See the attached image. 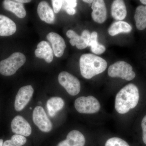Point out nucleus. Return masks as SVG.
<instances>
[{
	"instance_id": "obj_1",
	"label": "nucleus",
	"mask_w": 146,
	"mask_h": 146,
	"mask_svg": "<svg viewBox=\"0 0 146 146\" xmlns=\"http://www.w3.org/2000/svg\"><path fill=\"white\" fill-rule=\"evenodd\" d=\"M140 95L137 86L129 84L122 88L116 95L115 107L117 112L121 115L125 114L137 106Z\"/></svg>"
},
{
	"instance_id": "obj_2",
	"label": "nucleus",
	"mask_w": 146,
	"mask_h": 146,
	"mask_svg": "<svg viewBox=\"0 0 146 146\" xmlns=\"http://www.w3.org/2000/svg\"><path fill=\"white\" fill-rule=\"evenodd\" d=\"M106 60L92 54H85L80 59V68L82 76L90 79L104 72L107 67Z\"/></svg>"
},
{
	"instance_id": "obj_3",
	"label": "nucleus",
	"mask_w": 146,
	"mask_h": 146,
	"mask_svg": "<svg viewBox=\"0 0 146 146\" xmlns=\"http://www.w3.org/2000/svg\"><path fill=\"white\" fill-rule=\"evenodd\" d=\"M26 61V58L23 54L13 53L8 58L0 62V73L5 76L13 75Z\"/></svg>"
},
{
	"instance_id": "obj_4",
	"label": "nucleus",
	"mask_w": 146,
	"mask_h": 146,
	"mask_svg": "<svg viewBox=\"0 0 146 146\" xmlns=\"http://www.w3.org/2000/svg\"><path fill=\"white\" fill-rule=\"evenodd\" d=\"M108 73L110 77L119 78L127 81H131L136 77L132 66L124 61H117L110 65Z\"/></svg>"
},
{
	"instance_id": "obj_5",
	"label": "nucleus",
	"mask_w": 146,
	"mask_h": 146,
	"mask_svg": "<svg viewBox=\"0 0 146 146\" xmlns=\"http://www.w3.org/2000/svg\"><path fill=\"white\" fill-rule=\"evenodd\" d=\"M76 110L81 114H94L100 111L101 105L98 100L93 96L79 97L75 101Z\"/></svg>"
},
{
	"instance_id": "obj_6",
	"label": "nucleus",
	"mask_w": 146,
	"mask_h": 146,
	"mask_svg": "<svg viewBox=\"0 0 146 146\" xmlns=\"http://www.w3.org/2000/svg\"><path fill=\"white\" fill-rule=\"evenodd\" d=\"M58 80L68 94L72 96H76L80 93L81 89L80 82L76 77L66 72L59 74Z\"/></svg>"
},
{
	"instance_id": "obj_7",
	"label": "nucleus",
	"mask_w": 146,
	"mask_h": 146,
	"mask_svg": "<svg viewBox=\"0 0 146 146\" xmlns=\"http://www.w3.org/2000/svg\"><path fill=\"white\" fill-rule=\"evenodd\" d=\"M33 119L35 125L41 131L49 132L52 128V124L45 112L43 108L37 106L33 113Z\"/></svg>"
},
{
	"instance_id": "obj_8",
	"label": "nucleus",
	"mask_w": 146,
	"mask_h": 146,
	"mask_svg": "<svg viewBox=\"0 0 146 146\" xmlns=\"http://www.w3.org/2000/svg\"><path fill=\"white\" fill-rule=\"evenodd\" d=\"M33 93L34 89L31 85H27L20 88L15 99V110L19 112L23 110L31 100Z\"/></svg>"
},
{
	"instance_id": "obj_9",
	"label": "nucleus",
	"mask_w": 146,
	"mask_h": 146,
	"mask_svg": "<svg viewBox=\"0 0 146 146\" xmlns=\"http://www.w3.org/2000/svg\"><path fill=\"white\" fill-rule=\"evenodd\" d=\"M66 35L70 39V42L72 46H74L79 50L84 49L88 46L90 41L91 33L87 30L82 31L81 36L72 30L67 31Z\"/></svg>"
},
{
	"instance_id": "obj_10",
	"label": "nucleus",
	"mask_w": 146,
	"mask_h": 146,
	"mask_svg": "<svg viewBox=\"0 0 146 146\" xmlns=\"http://www.w3.org/2000/svg\"><path fill=\"white\" fill-rule=\"evenodd\" d=\"M12 132L15 134L28 137L32 133V129L30 125L25 118L18 115L13 118L11 123Z\"/></svg>"
},
{
	"instance_id": "obj_11",
	"label": "nucleus",
	"mask_w": 146,
	"mask_h": 146,
	"mask_svg": "<svg viewBox=\"0 0 146 146\" xmlns=\"http://www.w3.org/2000/svg\"><path fill=\"white\" fill-rule=\"evenodd\" d=\"M86 139L79 131H71L67 135L66 139L59 142L56 146H84Z\"/></svg>"
},
{
	"instance_id": "obj_12",
	"label": "nucleus",
	"mask_w": 146,
	"mask_h": 146,
	"mask_svg": "<svg viewBox=\"0 0 146 146\" xmlns=\"http://www.w3.org/2000/svg\"><path fill=\"white\" fill-rule=\"evenodd\" d=\"M93 11L91 17L94 22L99 24L103 23L107 18V10L104 1H94L91 5Z\"/></svg>"
},
{
	"instance_id": "obj_13",
	"label": "nucleus",
	"mask_w": 146,
	"mask_h": 146,
	"mask_svg": "<svg viewBox=\"0 0 146 146\" xmlns=\"http://www.w3.org/2000/svg\"><path fill=\"white\" fill-rule=\"evenodd\" d=\"M46 38L51 44L54 55L57 57H61L66 47L65 40L63 37L57 33L51 32L47 35Z\"/></svg>"
},
{
	"instance_id": "obj_14",
	"label": "nucleus",
	"mask_w": 146,
	"mask_h": 146,
	"mask_svg": "<svg viewBox=\"0 0 146 146\" xmlns=\"http://www.w3.org/2000/svg\"><path fill=\"white\" fill-rule=\"evenodd\" d=\"M35 53L36 57L44 59L47 63H51L53 59L54 54L52 48L46 41H43L39 43Z\"/></svg>"
},
{
	"instance_id": "obj_15",
	"label": "nucleus",
	"mask_w": 146,
	"mask_h": 146,
	"mask_svg": "<svg viewBox=\"0 0 146 146\" xmlns=\"http://www.w3.org/2000/svg\"><path fill=\"white\" fill-rule=\"evenodd\" d=\"M37 13L41 20L48 24L54 23L55 17L54 12L47 2H41L37 7Z\"/></svg>"
},
{
	"instance_id": "obj_16",
	"label": "nucleus",
	"mask_w": 146,
	"mask_h": 146,
	"mask_svg": "<svg viewBox=\"0 0 146 146\" xmlns=\"http://www.w3.org/2000/svg\"><path fill=\"white\" fill-rule=\"evenodd\" d=\"M3 6L5 10L12 12L18 18H24L26 15L23 4L17 0H5L3 1Z\"/></svg>"
},
{
	"instance_id": "obj_17",
	"label": "nucleus",
	"mask_w": 146,
	"mask_h": 146,
	"mask_svg": "<svg viewBox=\"0 0 146 146\" xmlns=\"http://www.w3.org/2000/svg\"><path fill=\"white\" fill-rule=\"evenodd\" d=\"M16 24L8 17L0 15V36H9L16 31Z\"/></svg>"
},
{
	"instance_id": "obj_18",
	"label": "nucleus",
	"mask_w": 146,
	"mask_h": 146,
	"mask_svg": "<svg viewBox=\"0 0 146 146\" xmlns=\"http://www.w3.org/2000/svg\"><path fill=\"white\" fill-rule=\"evenodd\" d=\"M126 7L124 1L122 0H115L111 5V15L117 21H122L126 17Z\"/></svg>"
},
{
	"instance_id": "obj_19",
	"label": "nucleus",
	"mask_w": 146,
	"mask_h": 146,
	"mask_svg": "<svg viewBox=\"0 0 146 146\" xmlns=\"http://www.w3.org/2000/svg\"><path fill=\"white\" fill-rule=\"evenodd\" d=\"M65 105V102L60 97H54L47 102V110L50 117H54Z\"/></svg>"
},
{
	"instance_id": "obj_20",
	"label": "nucleus",
	"mask_w": 146,
	"mask_h": 146,
	"mask_svg": "<svg viewBox=\"0 0 146 146\" xmlns=\"http://www.w3.org/2000/svg\"><path fill=\"white\" fill-rule=\"evenodd\" d=\"M132 30V27L129 24L124 21L115 22L110 26L108 32L110 35L115 36L120 33H129Z\"/></svg>"
},
{
	"instance_id": "obj_21",
	"label": "nucleus",
	"mask_w": 146,
	"mask_h": 146,
	"mask_svg": "<svg viewBox=\"0 0 146 146\" xmlns=\"http://www.w3.org/2000/svg\"><path fill=\"white\" fill-rule=\"evenodd\" d=\"M136 28L143 30L146 28V5H140L136 9L134 15Z\"/></svg>"
},
{
	"instance_id": "obj_22",
	"label": "nucleus",
	"mask_w": 146,
	"mask_h": 146,
	"mask_svg": "<svg viewBox=\"0 0 146 146\" xmlns=\"http://www.w3.org/2000/svg\"><path fill=\"white\" fill-rule=\"evenodd\" d=\"M98 34L94 31L91 34L90 41L88 46L91 47V52L96 54H101L105 52L106 48L104 45L100 44L98 42Z\"/></svg>"
},
{
	"instance_id": "obj_23",
	"label": "nucleus",
	"mask_w": 146,
	"mask_h": 146,
	"mask_svg": "<svg viewBox=\"0 0 146 146\" xmlns=\"http://www.w3.org/2000/svg\"><path fill=\"white\" fill-rule=\"evenodd\" d=\"M27 143V139L25 136L15 134L12 136L10 140L5 141L3 146H24Z\"/></svg>"
},
{
	"instance_id": "obj_24",
	"label": "nucleus",
	"mask_w": 146,
	"mask_h": 146,
	"mask_svg": "<svg viewBox=\"0 0 146 146\" xmlns=\"http://www.w3.org/2000/svg\"><path fill=\"white\" fill-rule=\"evenodd\" d=\"M105 146H130L127 142L119 137L110 138L106 142Z\"/></svg>"
},
{
	"instance_id": "obj_25",
	"label": "nucleus",
	"mask_w": 146,
	"mask_h": 146,
	"mask_svg": "<svg viewBox=\"0 0 146 146\" xmlns=\"http://www.w3.org/2000/svg\"><path fill=\"white\" fill-rule=\"evenodd\" d=\"M53 8L55 13H58L62 8L63 1L61 0H52Z\"/></svg>"
},
{
	"instance_id": "obj_26",
	"label": "nucleus",
	"mask_w": 146,
	"mask_h": 146,
	"mask_svg": "<svg viewBox=\"0 0 146 146\" xmlns=\"http://www.w3.org/2000/svg\"><path fill=\"white\" fill-rule=\"evenodd\" d=\"M77 5V1L76 0H65L63 1L62 7L63 9L66 7L75 8Z\"/></svg>"
},
{
	"instance_id": "obj_27",
	"label": "nucleus",
	"mask_w": 146,
	"mask_h": 146,
	"mask_svg": "<svg viewBox=\"0 0 146 146\" xmlns=\"http://www.w3.org/2000/svg\"><path fill=\"white\" fill-rule=\"evenodd\" d=\"M141 127L143 131V141L145 145H146V115L142 120Z\"/></svg>"
},
{
	"instance_id": "obj_28",
	"label": "nucleus",
	"mask_w": 146,
	"mask_h": 146,
	"mask_svg": "<svg viewBox=\"0 0 146 146\" xmlns=\"http://www.w3.org/2000/svg\"><path fill=\"white\" fill-rule=\"evenodd\" d=\"M70 15H74L76 13V11L75 8L66 7L63 9Z\"/></svg>"
},
{
	"instance_id": "obj_29",
	"label": "nucleus",
	"mask_w": 146,
	"mask_h": 146,
	"mask_svg": "<svg viewBox=\"0 0 146 146\" xmlns=\"http://www.w3.org/2000/svg\"><path fill=\"white\" fill-rule=\"evenodd\" d=\"M19 2L23 3H28L31 2V1H29V0H17Z\"/></svg>"
},
{
	"instance_id": "obj_30",
	"label": "nucleus",
	"mask_w": 146,
	"mask_h": 146,
	"mask_svg": "<svg viewBox=\"0 0 146 146\" xmlns=\"http://www.w3.org/2000/svg\"><path fill=\"white\" fill-rule=\"evenodd\" d=\"M84 2L88 3L91 4L93 3L94 1H91V0H84Z\"/></svg>"
},
{
	"instance_id": "obj_31",
	"label": "nucleus",
	"mask_w": 146,
	"mask_h": 146,
	"mask_svg": "<svg viewBox=\"0 0 146 146\" xmlns=\"http://www.w3.org/2000/svg\"><path fill=\"white\" fill-rule=\"evenodd\" d=\"M140 2L143 4L146 5V0H141Z\"/></svg>"
},
{
	"instance_id": "obj_32",
	"label": "nucleus",
	"mask_w": 146,
	"mask_h": 146,
	"mask_svg": "<svg viewBox=\"0 0 146 146\" xmlns=\"http://www.w3.org/2000/svg\"><path fill=\"white\" fill-rule=\"evenodd\" d=\"M3 139H0V146H3Z\"/></svg>"
}]
</instances>
